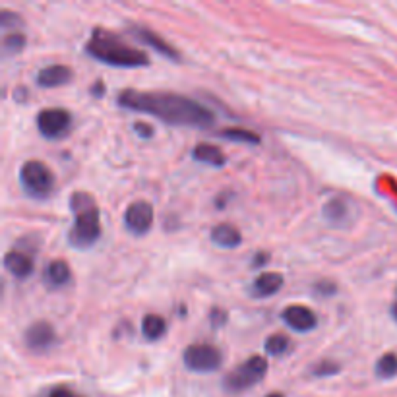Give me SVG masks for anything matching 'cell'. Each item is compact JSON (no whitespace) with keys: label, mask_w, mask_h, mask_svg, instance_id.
Masks as SVG:
<instances>
[{"label":"cell","mask_w":397,"mask_h":397,"mask_svg":"<svg viewBox=\"0 0 397 397\" xmlns=\"http://www.w3.org/2000/svg\"><path fill=\"white\" fill-rule=\"evenodd\" d=\"M227 320V314H225L223 310H214L211 312V322H214V326L216 328H219V326H223V322Z\"/></svg>","instance_id":"29"},{"label":"cell","mask_w":397,"mask_h":397,"mask_svg":"<svg viewBox=\"0 0 397 397\" xmlns=\"http://www.w3.org/2000/svg\"><path fill=\"white\" fill-rule=\"evenodd\" d=\"M26 47V35L20 31H12L4 37V51L6 52H20Z\"/></svg>","instance_id":"23"},{"label":"cell","mask_w":397,"mask_h":397,"mask_svg":"<svg viewBox=\"0 0 397 397\" xmlns=\"http://www.w3.org/2000/svg\"><path fill=\"white\" fill-rule=\"evenodd\" d=\"M182 361L184 366L192 372H214L221 366L223 357L217 347L209 343H194L184 349Z\"/></svg>","instance_id":"6"},{"label":"cell","mask_w":397,"mask_h":397,"mask_svg":"<svg viewBox=\"0 0 397 397\" xmlns=\"http://www.w3.org/2000/svg\"><path fill=\"white\" fill-rule=\"evenodd\" d=\"M72 126V117L64 109H43L37 114V128L47 140L62 138Z\"/></svg>","instance_id":"7"},{"label":"cell","mask_w":397,"mask_h":397,"mask_svg":"<svg viewBox=\"0 0 397 397\" xmlns=\"http://www.w3.org/2000/svg\"><path fill=\"white\" fill-rule=\"evenodd\" d=\"M287 349H289V337L283 334H276L266 339V353L268 354L281 357L283 353H287Z\"/></svg>","instance_id":"20"},{"label":"cell","mask_w":397,"mask_h":397,"mask_svg":"<svg viewBox=\"0 0 397 397\" xmlns=\"http://www.w3.org/2000/svg\"><path fill=\"white\" fill-rule=\"evenodd\" d=\"M136 35H138L144 43L149 45L151 49H156L159 54H163V57H167V59H173V61H179V59H181V54L174 51L173 45H169L167 41H163V39H161L156 31H149V29L138 27V29H136Z\"/></svg>","instance_id":"14"},{"label":"cell","mask_w":397,"mask_h":397,"mask_svg":"<svg viewBox=\"0 0 397 397\" xmlns=\"http://www.w3.org/2000/svg\"><path fill=\"white\" fill-rule=\"evenodd\" d=\"M269 260V254H264V252H260L256 254V258H254V268H262V266H266V262Z\"/></svg>","instance_id":"30"},{"label":"cell","mask_w":397,"mask_h":397,"mask_svg":"<svg viewBox=\"0 0 397 397\" xmlns=\"http://www.w3.org/2000/svg\"><path fill=\"white\" fill-rule=\"evenodd\" d=\"M281 318L285 322L287 326L299 334H306L318 326V316L310 310L308 306H302V304H293V306H287Z\"/></svg>","instance_id":"9"},{"label":"cell","mask_w":397,"mask_h":397,"mask_svg":"<svg viewBox=\"0 0 397 397\" xmlns=\"http://www.w3.org/2000/svg\"><path fill=\"white\" fill-rule=\"evenodd\" d=\"M22 24H24V22H22V17L17 16V14L10 12V10H2V14H0V26H2V29L22 26Z\"/></svg>","instance_id":"24"},{"label":"cell","mask_w":397,"mask_h":397,"mask_svg":"<svg viewBox=\"0 0 397 397\" xmlns=\"http://www.w3.org/2000/svg\"><path fill=\"white\" fill-rule=\"evenodd\" d=\"M4 268L8 269L10 276L16 279H26L33 274V260L20 250H12L4 256Z\"/></svg>","instance_id":"13"},{"label":"cell","mask_w":397,"mask_h":397,"mask_svg":"<svg viewBox=\"0 0 397 397\" xmlns=\"http://www.w3.org/2000/svg\"><path fill=\"white\" fill-rule=\"evenodd\" d=\"M376 374H378L380 378H394V376H397V354H382L380 361L376 363Z\"/></svg>","instance_id":"19"},{"label":"cell","mask_w":397,"mask_h":397,"mask_svg":"<svg viewBox=\"0 0 397 397\" xmlns=\"http://www.w3.org/2000/svg\"><path fill=\"white\" fill-rule=\"evenodd\" d=\"M86 51L96 61L109 66H117V68H140L149 64L146 52L130 47L119 35L105 31V29H93L86 45Z\"/></svg>","instance_id":"2"},{"label":"cell","mask_w":397,"mask_h":397,"mask_svg":"<svg viewBox=\"0 0 397 397\" xmlns=\"http://www.w3.org/2000/svg\"><path fill=\"white\" fill-rule=\"evenodd\" d=\"M136 132H138L140 136H144V138H151L153 136V128L151 126H147V124H144V122H136Z\"/></svg>","instance_id":"28"},{"label":"cell","mask_w":397,"mask_h":397,"mask_svg":"<svg viewBox=\"0 0 397 397\" xmlns=\"http://www.w3.org/2000/svg\"><path fill=\"white\" fill-rule=\"evenodd\" d=\"M221 136L227 140H233V142H244V144H260V136L254 134L250 130L242 128H227L221 132Z\"/></svg>","instance_id":"21"},{"label":"cell","mask_w":397,"mask_h":397,"mask_svg":"<svg viewBox=\"0 0 397 397\" xmlns=\"http://www.w3.org/2000/svg\"><path fill=\"white\" fill-rule=\"evenodd\" d=\"M124 225L130 233L146 234L153 225V207L146 200L132 202L124 211Z\"/></svg>","instance_id":"8"},{"label":"cell","mask_w":397,"mask_h":397,"mask_svg":"<svg viewBox=\"0 0 397 397\" xmlns=\"http://www.w3.org/2000/svg\"><path fill=\"white\" fill-rule=\"evenodd\" d=\"M192 156H194L196 161L211 165V167H223L225 161H227L223 156V151H221L217 146H214V144H198V146L194 147Z\"/></svg>","instance_id":"17"},{"label":"cell","mask_w":397,"mask_h":397,"mask_svg":"<svg viewBox=\"0 0 397 397\" xmlns=\"http://www.w3.org/2000/svg\"><path fill=\"white\" fill-rule=\"evenodd\" d=\"M337 370H339V366H337V364L328 363V361H326V363H320L312 372H314L316 376H329V374H336Z\"/></svg>","instance_id":"25"},{"label":"cell","mask_w":397,"mask_h":397,"mask_svg":"<svg viewBox=\"0 0 397 397\" xmlns=\"http://www.w3.org/2000/svg\"><path fill=\"white\" fill-rule=\"evenodd\" d=\"M57 341V334L51 324L47 322H35L26 331V343L33 351H47Z\"/></svg>","instance_id":"10"},{"label":"cell","mask_w":397,"mask_h":397,"mask_svg":"<svg viewBox=\"0 0 397 397\" xmlns=\"http://www.w3.org/2000/svg\"><path fill=\"white\" fill-rule=\"evenodd\" d=\"M70 277H72V271H70V266L64 260H52L45 269V283L51 287L66 285Z\"/></svg>","instance_id":"16"},{"label":"cell","mask_w":397,"mask_h":397,"mask_svg":"<svg viewBox=\"0 0 397 397\" xmlns=\"http://www.w3.org/2000/svg\"><path fill=\"white\" fill-rule=\"evenodd\" d=\"M72 80V70L64 64H52L37 74V86L39 87H59L68 84Z\"/></svg>","instance_id":"12"},{"label":"cell","mask_w":397,"mask_h":397,"mask_svg":"<svg viewBox=\"0 0 397 397\" xmlns=\"http://www.w3.org/2000/svg\"><path fill=\"white\" fill-rule=\"evenodd\" d=\"M119 105L130 111L146 112L161 121L177 126H196L207 128L211 126L216 117L206 107L196 103L194 99L177 93H159V91H134L126 89L119 96Z\"/></svg>","instance_id":"1"},{"label":"cell","mask_w":397,"mask_h":397,"mask_svg":"<svg viewBox=\"0 0 397 397\" xmlns=\"http://www.w3.org/2000/svg\"><path fill=\"white\" fill-rule=\"evenodd\" d=\"M316 291H318L322 297H331V294L337 291V287L334 285L331 281H322V283H318V285H316Z\"/></svg>","instance_id":"27"},{"label":"cell","mask_w":397,"mask_h":397,"mask_svg":"<svg viewBox=\"0 0 397 397\" xmlns=\"http://www.w3.org/2000/svg\"><path fill=\"white\" fill-rule=\"evenodd\" d=\"M345 214L347 207L341 200H334V202H329L328 206L324 207V216L328 217L329 221H341L345 217Z\"/></svg>","instance_id":"22"},{"label":"cell","mask_w":397,"mask_h":397,"mask_svg":"<svg viewBox=\"0 0 397 397\" xmlns=\"http://www.w3.org/2000/svg\"><path fill=\"white\" fill-rule=\"evenodd\" d=\"M20 182L31 198H49L54 190V174L41 161H27L20 169Z\"/></svg>","instance_id":"5"},{"label":"cell","mask_w":397,"mask_h":397,"mask_svg":"<svg viewBox=\"0 0 397 397\" xmlns=\"http://www.w3.org/2000/svg\"><path fill=\"white\" fill-rule=\"evenodd\" d=\"M70 207L74 211V225L68 234L70 244L76 248H87L101 237V219L96 200L89 194L76 192L70 198Z\"/></svg>","instance_id":"3"},{"label":"cell","mask_w":397,"mask_h":397,"mask_svg":"<svg viewBox=\"0 0 397 397\" xmlns=\"http://www.w3.org/2000/svg\"><path fill=\"white\" fill-rule=\"evenodd\" d=\"M47 397H82V396H80V394H76V391H72L70 388L59 386V388H52Z\"/></svg>","instance_id":"26"},{"label":"cell","mask_w":397,"mask_h":397,"mask_svg":"<svg viewBox=\"0 0 397 397\" xmlns=\"http://www.w3.org/2000/svg\"><path fill=\"white\" fill-rule=\"evenodd\" d=\"M211 241L221 248H237L242 242L239 229L229 223H221L211 229Z\"/></svg>","instance_id":"15"},{"label":"cell","mask_w":397,"mask_h":397,"mask_svg":"<svg viewBox=\"0 0 397 397\" xmlns=\"http://www.w3.org/2000/svg\"><path fill=\"white\" fill-rule=\"evenodd\" d=\"M266 372H268V361L266 357L262 354H252L248 361L234 368L231 374H227L223 380V388L229 394H241L244 389L256 386L258 382L266 378Z\"/></svg>","instance_id":"4"},{"label":"cell","mask_w":397,"mask_h":397,"mask_svg":"<svg viewBox=\"0 0 397 397\" xmlns=\"http://www.w3.org/2000/svg\"><path fill=\"white\" fill-rule=\"evenodd\" d=\"M103 93V84L101 82H97V86H96V96H101Z\"/></svg>","instance_id":"31"},{"label":"cell","mask_w":397,"mask_h":397,"mask_svg":"<svg viewBox=\"0 0 397 397\" xmlns=\"http://www.w3.org/2000/svg\"><path fill=\"white\" fill-rule=\"evenodd\" d=\"M167 331V322L163 316L159 314H147L142 320V336L146 337L147 341H157L161 339Z\"/></svg>","instance_id":"18"},{"label":"cell","mask_w":397,"mask_h":397,"mask_svg":"<svg viewBox=\"0 0 397 397\" xmlns=\"http://www.w3.org/2000/svg\"><path fill=\"white\" fill-rule=\"evenodd\" d=\"M268 397H283V394H271V396H268Z\"/></svg>","instance_id":"33"},{"label":"cell","mask_w":397,"mask_h":397,"mask_svg":"<svg viewBox=\"0 0 397 397\" xmlns=\"http://www.w3.org/2000/svg\"><path fill=\"white\" fill-rule=\"evenodd\" d=\"M281 287H283V276H281V274H276V271H264L262 276H258L254 279V283H252L250 287V293L252 297L264 299V297L276 294Z\"/></svg>","instance_id":"11"},{"label":"cell","mask_w":397,"mask_h":397,"mask_svg":"<svg viewBox=\"0 0 397 397\" xmlns=\"http://www.w3.org/2000/svg\"><path fill=\"white\" fill-rule=\"evenodd\" d=\"M391 312H394V318L397 320V302H396V304H394V310H391Z\"/></svg>","instance_id":"32"}]
</instances>
